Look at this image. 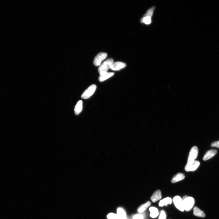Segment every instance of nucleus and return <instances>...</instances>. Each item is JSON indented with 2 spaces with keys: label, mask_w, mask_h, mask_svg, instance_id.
<instances>
[{
  "label": "nucleus",
  "mask_w": 219,
  "mask_h": 219,
  "mask_svg": "<svg viewBox=\"0 0 219 219\" xmlns=\"http://www.w3.org/2000/svg\"><path fill=\"white\" fill-rule=\"evenodd\" d=\"M114 63L113 59L109 58L104 62L98 68V72L100 75H103L107 72L108 70Z\"/></svg>",
  "instance_id": "nucleus-1"
},
{
  "label": "nucleus",
  "mask_w": 219,
  "mask_h": 219,
  "mask_svg": "<svg viewBox=\"0 0 219 219\" xmlns=\"http://www.w3.org/2000/svg\"><path fill=\"white\" fill-rule=\"evenodd\" d=\"M184 210L189 211L191 210L194 204V199L192 197L185 196L182 198Z\"/></svg>",
  "instance_id": "nucleus-2"
},
{
  "label": "nucleus",
  "mask_w": 219,
  "mask_h": 219,
  "mask_svg": "<svg viewBox=\"0 0 219 219\" xmlns=\"http://www.w3.org/2000/svg\"><path fill=\"white\" fill-rule=\"evenodd\" d=\"M155 9L154 6L151 8L146 12L141 19V22L146 25H149L151 22V17Z\"/></svg>",
  "instance_id": "nucleus-3"
},
{
  "label": "nucleus",
  "mask_w": 219,
  "mask_h": 219,
  "mask_svg": "<svg viewBox=\"0 0 219 219\" xmlns=\"http://www.w3.org/2000/svg\"><path fill=\"white\" fill-rule=\"evenodd\" d=\"M200 165V162L197 160L187 162L185 169L187 172L194 171L196 170Z\"/></svg>",
  "instance_id": "nucleus-4"
},
{
  "label": "nucleus",
  "mask_w": 219,
  "mask_h": 219,
  "mask_svg": "<svg viewBox=\"0 0 219 219\" xmlns=\"http://www.w3.org/2000/svg\"><path fill=\"white\" fill-rule=\"evenodd\" d=\"M96 88L95 85L89 86L83 93L81 96L82 98L87 99L90 97L94 93Z\"/></svg>",
  "instance_id": "nucleus-5"
},
{
  "label": "nucleus",
  "mask_w": 219,
  "mask_h": 219,
  "mask_svg": "<svg viewBox=\"0 0 219 219\" xmlns=\"http://www.w3.org/2000/svg\"><path fill=\"white\" fill-rule=\"evenodd\" d=\"M107 56V54L106 53L101 52L98 53L94 59V64L96 66L100 65L102 61L104 60Z\"/></svg>",
  "instance_id": "nucleus-6"
},
{
  "label": "nucleus",
  "mask_w": 219,
  "mask_h": 219,
  "mask_svg": "<svg viewBox=\"0 0 219 219\" xmlns=\"http://www.w3.org/2000/svg\"><path fill=\"white\" fill-rule=\"evenodd\" d=\"M173 201L176 207L181 211L184 210L183 201L181 197L176 196L173 199Z\"/></svg>",
  "instance_id": "nucleus-7"
},
{
  "label": "nucleus",
  "mask_w": 219,
  "mask_h": 219,
  "mask_svg": "<svg viewBox=\"0 0 219 219\" xmlns=\"http://www.w3.org/2000/svg\"><path fill=\"white\" fill-rule=\"evenodd\" d=\"M198 153V148L196 146L193 147L190 151L187 162L195 160L197 156Z\"/></svg>",
  "instance_id": "nucleus-8"
},
{
  "label": "nucleus",
  "mask_w": 219,
  "mask_h": 219,
  "mask_svg": "<svg viewBox=\"0 0 219 219\" xmlns=\"http://www.w3.org/2000/svg\"><path fill=\"white\" fill-rule=\"evenodd\" d=\"M124 63L117 61L113 63L110 67V68L114 71H119L124 68L126 66Z\"/></svg>",
  "instance_id": "nucleus-9"
},
{
  "label": "nucleus",
  "mask_w": 219,
  "mask_h": 219,
  "mask_svg": "<svg viewBox=\"0 0 219 219\" xmlns=\"http://www.w3.org/2000/svg\"><path fill=\"white\" fill-rule=\"evenodd\" d=\"M217 152V150L216 149H211L208 151L204 154L203 157V160L206 161L210 159L216 154Z\"/></svg>",
  "instance_id": "nucleus-10"
},
{
  "label": "nucleus",
  "mask_w": 219,
  "mask_h": 219,
  "mask_svg": "<svg viewBox=\"0 0 219 219\" xmlns=\"http://www.w3.org/2000/svg\"><path fill=\"white\" fill-rule=\"evenodd\" d=\"M162 198V194L161 191L159 190H156L151 197V199L153 202H155L159 200Z\"/></svg>",
  "instance_id": "nucleus-11"
},
{
  "label": "nucleus",
  "mask_w": 219,
  "mask_h": 219,
  "mask_svg": "<svg viewBox=\"0 0 219 219\" xmlns=\"http://www.w3.org/2000/svg\"><path fill=\"white\" fill-rule=\"evenodd\" d=\"M116 214L117 219H127L125 211L122 208L119 207L117 209Z\"/></svg>",
  "instance_id": "nucleus-12"
},
{
  "label": "nucleus",
  "mask_w": 219,
  "mask_h": 219,
  "mask_svg": "<svg viewBox=\"0 0 219 219\" xmlns=\"http://www.w3.org/2000/svg\"><path fill=\"white\" fill-rule=\"evenodd\" d=\"M185 178L184 175L181 173H179L175 175L172 178L171 182L175 183L184 179Z\"/></svg>",
  "instance_id": "nucleus-13"
},
{
  "label": "nucleus",
  "mask_w": 219,
  "mask_h": 219,
  "mask_svg": "<svg viewBox=\"0 0 219 219\" xmlns=\"http://www.w3.org/2000/svg\"><path fill=\"white\" fill-rule=\"evenodd\" d=\"M82 101L81 100H79L75 105L74 111L75 114L78 115L82 111Z\"/></svg>",
  "instance_id": "nucleus-14"
},
{
  "label": "nucleus",
  "mask_w": 219,
  "mask_h": 219,
  "mask_svg": "<svg viewBox=\"0 0 219 219\" xmlns=\"http://www.w3.org/2000/svg\"><path fill=\"white\" fill-rule=\"evenodd\" d=\"M193 214L195 216L202 217H205V213L198 207H195L193 208Z\"/></svg>",
  "instance_id": "nucleus-15"
},
{
  "label": "nucleus",
  "mask_w": 219,
  "mask_h": 219,
  "mask_svg": "<svg viewBox=\"0 0 219 219\" xmlns=\"http://www.w3.org/2000/svg\"><path fill=\"white\" fill-rule=\"evenodd\" d=\"M114 75L113 72H106V73L100 75L99 80L100 82H103L113 76Z\"/></svg>",
  "instance_id": "nucleus-16"
},
{
  "label": "nucleus",
  "mask_w": 219,
  "mask_h": 219,
  "mask_svg": "<svg viewBox=\"0 0 219 219\" xmlns=\"http://www.w3.org/2000/svg\"><path fill=\"white\" fill-rule=\"evenodd\" d=\"M172 200L171 198L167 197L161 200L159 203L160 207L167 206L168 204H171Z\"/></svg>",
  "instance_id": "nucleus-17"
},
{
  "label": "nucleus",
  "mask_w": 219,
  "mask_h": 219,
  "mask_svg": "<svg viewBox=\"0 0 219 219\" xmlns=\"http://www.w3.org/2000/svg\"><path fill=\"white\" fill-rule=\"evenodd\" d=\"M151 204L149 201H147L145 203L141 205L138 208L137 211L139 213H142L144 211L149 207Z\"/></svg>",
  "instance_id": "nucleus-18"
},
{
  "label": "nucleus",
  "mask_w": 219,
  "mask_h": 219,
  "mask_svg": "<svg viewBox=\"0 0 219 219\" xmlns=\"http://www.w3.org/2000/svg\"><path fill=\"white\" fill-rule=\"evenodd\" d=\"M150 212V216L152 218H155L158 215V209L154 207H152L149 209Z\"/></svg>",
  "instance_id": "nucleus-19"
},
{
  "label": "nucleus",
  "mask_w": 219,
  "mask_h": 219,
  "mask_svg": "<svg viewBox=\"0 0 219 219\" xmlns=\"http://www.w3.org/2000/svg\"><path fill=\"white\" fill-rule=\"evenodd\" d=\"M107 217L108 219H117V214L113 213L108 214L107 215Z\"/></svg>",
  "instance_id": "nucleus-20"
},
{
  "label": "nucleus",
  "mask_w": 219,
  "mask_h": 219,
  "mask_svg": "<svg viewBox=\"0 0 219 219\" xmlns=\"http://www.w3.org/2000/svg\"><path fill=\"white\" fill-rule=\"evenodd\" d=\"M158 219H166V214L164 210L161 211Z\"/></svg>",
  "instance_id": "nucleus-21"
},
{
  "label": "nucleus",
  "mask_w": 219,
  "mask_h": 219,
  "mask_svg": "<svg viewBox=\"0 0 219 219\" xmlns=\"http://www.w3.org/2000/svg\"><path fill=\"white\" fill-rule=\"evenodd\" d=\"M143 216L141 214H137L134 215L133 219H143Z\"/></svg>",
  "instance_id": "nucleus-22"
},
{
  "label": "nucleus",
  "mask_w": 219,
  "mask_h": 219,
  "mask_svg": "<svg viewBox=\"0 0 219 219\" xmlns=\"http://www.w3.org/2000/svg\"><path fill=\"white\" fill-rule=\"evenodd\" d=\"M211 147H215L218 148H219V141L214 142L211 144Z\"/></svg>",
  "instance_id": "nucleus-23"
},
{
  "label": "nucleus",
  "mask_w": 219,
  "mask_h": 219,
  "mask_svg": "<svg viewBox=\"0 0 219 219\" xmlns=\"http://www.w3.org/2000/svg\"></svg>",
  "instance_id": "nucleus-24"
}]
</instances>
